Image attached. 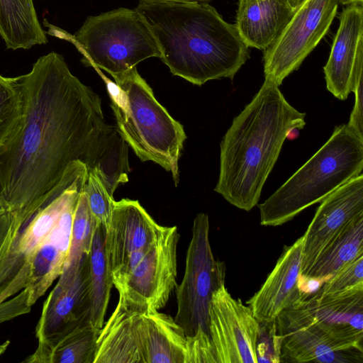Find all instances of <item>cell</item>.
Instances as JSON below:
<instances>
[{
  "mask_svg": "<svg viewBox=\"0 0 363 363\" xmlns=\"http://www.w3.org/2000/svg\"><path fill=\"white\" fill-rule=\"evenodd\" d=\"M103 77L116 121V129L143 162L152 161L172 173L179 183L178 162L186 138L182 125L157 101L136 67Z\"/></svg>",
  "mask_w": 363,
  "mask_h": 363,
  "instance_id": "4",
  "label": "cell"
},
{
  "mask_svg": "<svg viewBox=\"0 0 363 363\" xmlns=\"http://www.w3.org/2000/svg\"><path fill=\"white\" fill-rule=\"evenodd\" d=\"M31 306L29 294L26 289H23L11 299L0 303V324L29 313Z\"/></svg>",
  "mask_w": 363,
  "mask_h": 363,
  "instance_id": "34",
  "label": "cell"
},
{
  "mask_svg": "<svg viewBox=\"0 0 363 363\" xmlns=\"http://www.w3.org/2000/svg\"><path fill=\"white\" fill-rule=\"evenodd\" d=\"M360 287H363V252L343 266L312 295H335Z\"/></svg>",
  "mask_w": 363,
  "mask_h": 363,
  "instance_id": "29",
  "label": "cell"
},
{
  "mask_svg": "<svg viewBox=\"0 0 363 363\" xmlns=\"http://www.w3.org/2000/svg\"><path fill=\"white\" fill-rule=\"evenodd\" d=\"M282 338L278 333L276 319L259 323L256 345L257 363L281 362Z\"/></svg>",
  "mask_w": 363,
  "mask_h": 363,
  "instance_id": "31",
  "label": "cell"
},
{
  "mask_svg": "<svg viewBox=\"0 0 363 363\" xmlns=\"http://www.w3.org/2000/svg\"><path fill=\"white\" fill-rule=\"evenodd\" d=\"M90 211L97 223L108 227L113 206L111 196L99 178L94 173H88L84 186Z\"/></svg>",
  "mask_w": 363,
  "mask_h": 363,
  "instance_id": "30",
  "label": "cell"
},
{
  "mask_svg": "<svg viewBox=\"0 0 363 363\" xmlns=\"http://www.w3.org/2000/svg\"><path fill=\"white\" fill-rule=\"evenodd\" d=\"M363 252V213L352 220L321 252L306 276L328 280Z\"/></svg>",
  "mask_w": 363,
  "mask_h": 363,
  "instance_id": "25",
  "label": "cell"
},
{
  "mask_svg": "<svg viewBox=\"0 0 363 363\" xmlns=\"http://www.w3.org/2000/svg\"><path fill=\"white\" fill-rule=\"evenodd\" d=\"M303 236L286 245L260 289L246 302L259 323L276 319L284 310L301 301L298 278L301 272Z\"/></svg>",
  "mask_w": 363,
  "mask_h": 363,
  "instance_id": "16",
  "label": "cell"
},
{
  "mask_svg": "<svg viewBox=\"0 0 363 363\" xmlns=\"http://www.w3.org/2000/svg\"><path fill=\"white\" fill-rule=\"evenodd\" d=\"M106 228L96 223L89 254L90 322L98 330L104 318L113 285L105 250Z\"/></svg>",
  "mask_w": 363,
  "mask_h": 363,
  "instance_id": "24",
  "label": "cell"
},
{
  "mask_svg": "<svg viewBox=\"0 0 363 363\" xmlns=\"http://www.w3.org/2000/svg\"><path fill=\"white\" fill-rule=\"evenodd\" d=\"M90 322L89 255L72 277L60 275L43 303L35 328L38 347L23 362L48 363L52 350L67 335Z\"/></svg>",
  "mask_w": 363,
  "mask_h": 363,
  "instance_id": "11",
  "label": "cell"
},
{
  "mask_svg": "<svg viewBox=\"0 0 363 363\" xmlns=\"http://www.w3.org/2000/svg\"><path fill=\"white\" fill-rule=\"evenodd\" d=\"M337 0H304L277 40L263 53L264 79L279 86L298 69L325 35L336 15Z\"/></svg>",
  "mask_w": 363,
  "mask_h": 363,
  "instance_id": "10",
  "label": "cell"
},
{
  "mask_svg": "<svg viewBox=\"0 0 363 363\" xmlns=\"http://www.w3.org/2000/svg\"><path fill=\"white\" fill-rule=\"evenodd\" d=\"M337 2L342 5L362 4L363 0H337Z\"/></svg>",
  "mask_w": 363,
  "mask_h": 363,
  "instance_id": "36",
  "label": "cell"
},
{
  "mask_svg": "<svg viewBox=\"0 0 363 363\" xmlns=\"http://www.w3.org/2000/svg\"><path fill=\"white\" fill-rule=\"evenodd\" d=\"M79 194L67 205L35 253L28 282L24 288L29 294L31 306L62 272L69 250L73 215Z\"/></svg>",
  "mask_w": 363,
  "mask_h": 363,
  "instance_id": "19",
  "label": "cell"
},
{
  "mask_svg": "<svg viewBox=\"0 0 363 363\" xmlns=\"http://www.w3.org/2000/svg\"><path fill=\"white\" fill-rule=\"evenodd\" d=\"M99 332L91 322L77 328L55 346L48 363H94Z\"/></svg>",
  "mask_w": 363,
  "mask_h": 363,
  "instance_id": "27",
  "label": "cell"
},
{
  "mask_svg": "<svg viewBox=\"0 0 363 363\" xmlns=\"http://www.w3.org/2000/svg\"><path fill=\"white\" fill-rule=\"evenodd\" d=\"M50 35L70 41L82 54V62L112 77L150 57H160L157 43L142 15L118 8L89 16L73 35L44 20Z\"/></svg>",
  "mask_w": 363,
  "mask_h": 363,
  "instance_id": "7",
  "label": "cell"
},
{
  "mask_svg": "<svg viewBox=\"0 0 363 363\" xmlns=\"http://www.w3.org/2000/svg\"><path fill=\"white\" fill-rule=\"evenodd\" d=\"M339 340L363 349V287L298 302Z\"/></svg>",
  "mask_w": 363,
  "mask_h": 363,
  "instance_id": "18",
  "label": "cell"
},
{
  "mask_svg": "<svg viewBox=\"0 0 363 363\" xmlns=\"http://www.w3.org/2000/svg\"><path fill=\"white\" fill-rule=\"evenodd\" d=\"M140 315L117 304L100 330L94 363H144L138 331Z\"/></svg>",
  "mask_w": 363,
  "mask_h": 363,
  "instance_id": "22",
  "label": "cell"
},
{
  "mask_svg": "<svg viewBox=\"0 0 363 363\" xmlns=\"http://www.w3.org/2000/svg\"><path fill=\"white\" fill-rule=\"evenodd\" d=\"M135 9L156 40L161 60L174 75L194 84L233 79L250 58L235 25L209 4L140 1Z\"/></svg>",
  "mask_w": 363,
  "mask_h": 363,
  "instance_id": "3",
  "label": "cell"
},
{
  "mask_svg": "<svg viewBox=\"0 0 363 363\" xmlns=\"http://www.w3.org/2000/svg\"><path fill=\"white\" fill-rule=\"evenodd\" d=\"M208 319L217 363H257L259 323L250 306L234 298L225 285L212 296Z\"/></svg>",
  "mask_w": 363,
  "mask_h": 363,
  "instance_id": "13",
  "label": "cell"
},
{
  "mask_svg": "<svg viewBox=\"0 0 363 363\" xmlns=\"http://www.w3.org/2000/svg\"><path fill=\"white\" fill-rule=\"evenodd\" d=\"M19 78L23 112L0 148V203L18 212L31 208L77 161L113 196L128 181V145L106 123L99 95L55 52L39 57Z\"/></svg>",
  "mask_w": 363,
  "mask_h": 363,
  "instance_id": "1",
  "label": "cell"
},
{
  "mask_svg": "<svg viewBox=\"0 0 363 363\" xmlns=\"http://www.w3.org/2000/svg\"><path fill=\"white\" fill-rule=\"evenodd\" d=\"M209 220L200 213L194 220L184 274L177 289L175 322L186 337L199 330L209 335L208 308L213 293L225 285V265L216 259L209 240Z\"/></svg>",
  "mask_w": 363,
  "mask_h": 363,
  "instance_id": "9",
  "label": "cell"
},
{
  "mask_svg": "<svg viewBox=\"0 0 363 363\" xmlns=\"http://www.w3.org/2000/svg\"><path fill=\"white\" fill-rule=\"evenodd\" d=\"M305 116L286 100L277 85L264 79L220 142L214 191L236 208L252 210L286 138L291 131L303 128Z\"/></svg>",
  "mask_w": 363,
  "mask_h": 363,
  "instance_id": "2",
  "label": "cell"
},
{
  "mask_svg": "<svg viewBox=\"0 0 363 363\" xmlns=\"http://www.w3.org/2000/svg\"><path fill=\"white\" fill-rule=\"evenodd\" d=\"M96 223L83 188L73 215L69 250L62 274L74 275L77 272L82 262L89 254Z\"/></svg>",
  "mask_w": 363,
  "mask_h": 363,
  "instance_id": "26",
  "label": "cell"
},
{
  "mask_svg": "<svg viewBox=\"0 0 363 363\" xmlns=\"http://www.w3.org/2000/svg\"><path fill=\"white\" fill-rule=\"evenodd\" d=\"M296 9L289 0H238L235 25L247 46L264 50L279 36Z\"/></svg>",
  "mask_w": 363,
  "mask_h": 363,
  "instance_id": "20",
  "label": "cell"
},
{
  "mask_svg": "<svg viewBox=\"0 0 363 363\" xmlns=\"http://www.w3.org/2000/svg\"><path fill=\"white\" fill-rule=\"evenodd\" d=\"M176 226L150 247L130 254L111 273L118 303L125 310L140 314L158 311L174 291L177 278Z\"/></svg>",
  "mask_w": 363,
  "mask_h": 363,
  "instance_id": "8",
  "label": "cell"
},
{
  "mask_svg": "<svg viewBox=\"0 0 363 363\" xmlns=\"http://www.w3.org/2000/svg\"><path fill=\"white\" fill-rule=\"evenodd\" d=\"M0 36L13 50L48 43L33 0H0Z\"/></svg>",
  "mask_w": 363,
  "mask_h": 363,
  "instance_id": "23",
  "label": "cell"
},
{
  "mask_svg": "<svg viewBox=\"0 0 363 363\" xmlns=\"http://www.w3.org/2000/svg\"><path fill=\"white\" fill-rule=\"evenodd\" d=\"M362 169L363 139L347 124L336 126L328 140L258 206L260 224L275 227L290 221Z\"/></svg>",
  "mask_w": 363,
  "mask_h": 363,
  "instance_id": "5",
  "label": "cell"
},
{
  "mask_svg": "<svg viewBox=\"0 0 363 363\" xmlns=\"http://www.w3.org/2000/svg\"><path fill=\"white\" fill-rule=\"evenodd\" d=\"M363 213V174L326 196L303 235L301 276H306L332 240L355 217Z\"/></svg>",
  "mask_w": 363,
  "mask_h": 363,
  "instance_id": "14",
  "label": "cell"
},
{
  "mask_svg": "<svg viewBox=\"0 0 363 363\" xmlns=\"http://www.w3.org/2000/svg\"><path fill=\"white\" fill-rule=\"evenodd\" d=\"M363 50H360L356 60L352 91L355 101L350 120L347 125L360 138L363 139Z\"/></svg>",
  "mask_w": 363,
  "mask_h": 363,
  "instance_id": "32",
  "label": "cell"
},
{
  "mask_svg": "<svg viewBox=\"0 0 363 363\" xmlns=\"http://www.w3.org/2000/svg\"><path fill=\"white\" fill-rule=\"evenodd\" d=\"M86 167L72 163L61 181L25 211L0 203V303L26 287L33 258L67 205L82 191Z\"/></svg>",
  "mask_w": 363,
  "mask_h": 363,
  "instance_id": "6",
  "label": "cell"
},
{
  "mask_svg": "<svg viewBox=\"0 0 363 363\" xmlns=\"http://www.w3.org/2000/svg\"><path fill=\"white\" fill-rule=\"evenodd\" d=\"M138 331L144 363H185L186 336L172 316L140 314Z\"/></svg>",
  "mask_w": 363,
  "mask_h": 363,
  "instance_id": "21",
  "label": "cell"
},
{
  "mask_svg": "<svg viewBox=\"0 0 363 363\" xmlns=\"http://www.w3.org/2000/svg\"><path fill=\"white\" fill-rule=\"evenodd\" d=\"M185 363H217L210 336L202 330L186 337Z\"/></svg>",
  "mask_w": 363,
  "mask_h": 363,
  "instance_id": "33",
  "label": "cell"
},
{
  "mask_svg": "<svg viewBox=\"0 0 363 363\" xmlns=\"http://www.w3.org/2000/svg\"><path fill=\"white\" fill-rule=\"evenodd\" d=\"M363 49L362 4H350L343 9L331 51L323 67L327 89L345 101L352 92L354 70Z\"/></svg>",
  "mask_w": 363,
  "mask_h": 363,
  "instance_id": "17",
  "label": "cell"
},
{
  "mask_svg": "<svg viewBox=\"0 0 363 363\" xmlns=\"http://www.w3.org/2000/svg\"><path fill=\"white\" fill-rule=\"evenodd\" d=\"M9 343H10V341L7 340L5 342L0 345V356L5 352Z\"/></svg>",
  "mask_w": 363,
  "mask_h": 363,
  "instance_id": "37",
  "label": "cell"
},
{
  "mask_svg": "<svg viewBox=\"0 0 363 363\" xmlns=\"http://www.w3.org/2000/svg\"><path fill=\"white\" fill-rule=\"evenodd\" d=\"M303 1L304 0H289V2L293 7L297 8Z\"/></svg>",
  "mask_w": 363,
  "mask_h": 363,
  "instance_id": "38",
  "label": "cell"
},
{
  "mask_svg": "<svg viewBox=\"0 0 363 363\" xmlns=\"http://www.w3.org/2000/svg\"><path fill=\"white\" fill-rule=\"evenodd\" d=\"M23 112V97L19 77L0 74V148L17 130Z\"/></svg>",
  "mask_w": 363,
  "mask_h": 363,
  "instance_id": "28",
  "label": "cell"
},
{
  "mask_svg": "<svg viewBox=\"0 0 363 363\" xmlns=\"http://www.w3.org/2000/svg\"><path fill=\"white\" fill-rule=\"evenodd\" d=\"M170 229L159 225L138 201H114L105 237V250L111 273L130 254L153 245Z\"/></svg>",
  "mask_w": 363,
  "mask_h": 363,
  "instance_id": "15",
  "label": "cell"
},
{
  "mask_svg": "<svg viewBox=\"0 0 363 363\" xmlns=\"http://www.w3.org/2000/svg\"><path fill=\"white\" fill-rule=\"evenodd\" d=\"M210 0H140L142 2L146 3H156V2H180V3H187V2H200V1H206Z\"/></svg>",
  "mask_w": 363,
  "mask_h": 363,
  "instance_id": "35",
  "label": "cell"
},
{
  "mask_svg": "<svg viewBox=\"0 0 363 363\" xmlns=\"http://www.w3.org/2000/svg\"><path fill=\"white\" fill-rule=\"evenodd\" d=\"M276 323L282 338L281 362H363V349L337 339L300 303L282 311Z\"/></svg>",
  "mask_w": 363,
  "mask_h": 363,
  "instance_id": "12",
  "label": "cell"
}]
</instances>
